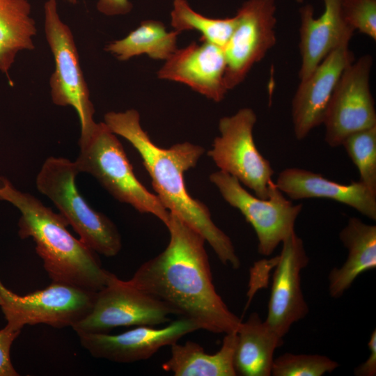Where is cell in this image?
<instances>
[{"instance_id": "cell-8", "label": "cell", "mask_w": 376, "mask_h": 376, "mask_svg": "<svg viewBox=\"0 0 376 376\" xmlns=\"http://www.w3.org/2000/svg\"><path fill=\"white\" fill-rule=\"evenodd\" d=\"M210 182L223 198L237 209L256 234L259 253L270 256L295 230L302 204H294L274 182L269 197L260 198L249 193L233 176L221 171L210 174Z\"/></svg>"}, {"instance_id": "cell-22", "label": "cell", "mask_w": 376, "mask_h": 376, "mask_svg": "<svg viewBox=\"0 0 376 376\" xmlns=\"http://www.w3.org/2000/svg\"><path fill=\"white\" fill-rule=\"evenodd\" d=\"M36 33L28 0H0V71L10 85L9 70L17 54L35 48L33 38Z\"/></svg>"}, {"instance_id": "cell-3", "label": "cell", "mask_w": 376, "mask_h": 376, "mask_svg": "<svg viewBox=\"0 0 376 376\" xmlns=\"http://www.w3.org/2000/svg\"><path fill=\"white\" fill-rule=\"evenodd\" d=\"M0 201L8 202L20 212L18 235L31 238L36 252L53 282L97 292L111 272L104 269L97 253L68 230L67 220L32 194L17 189L0 175Z\"/></svg>"}, {"instance_id": "cell-21", "label": "cell", "mask_w": 376, "mask_h": 376, "mask_svg": "<svg viewBox=\"0 0 376 376\" xmlns=\"http://www.w3.org/2000/svg\"><path fill=\"white\" fill-rule=\"evenodd\" d=\"M236 343L237 331L226 334L220 350L212 354L195 342H176L171 345V357L162 368L175 376H235Z\"/></svg>"}, {"instance_id": "cell-4", "label": "cell", "mask_w": 376, "mask_h": 376, "mask_svg": "<svg viewBox=\"0 0 376 376\" xmlns=\"http://www.w3.org/2000/svg\"><path fill=\"white\" fill-rule=\"evenodd\" d=\"M79 173L74 161L51 156L38 173L36 185L87 246L106 257L116 256L122 247L119 231L108 217L93 209L79 193L76 183Z\"/></svg>"}, {"instance_id": "cell-14", "label": "cell", "mask_w": 376, "mask_h": 376, "mask_svg": "<svg viewBox=\"0 0 376 376\" xmlns=\"http://www.w3.org/2000/svg\"><path fill=\"white\" fill-rule=\"evenodd\" d=\"M200 329L194 320L181 318L163 328L136 326L118 334H79L81 346L93 357L116 363H133L151 357L160 348L171 345L184 336Z\"/></svg>"}, {"instance_id": "cell-12", "label": "cell", "mask_w": 376, "mask_h": 376, "mask_svg": "<svg viewBox=\"0 0 376 376\" xmlns=\"http://www.w3.org/2000/svg\"><path fill=\"white\" fill-rule=\"evenodd\" d=\"M276 8L275 0H248L237 10L235 27L224 47L228 91L240 84L276 44Z\"/></svg>"}, {"instance_id": "cell-27", "label": "cell", "mask_w": 376, "mask_h": 376, "mask_svg": "<svg viewBox=\"0 0 376 376\" xmlns=\"http://www.w3.org/2000/svg\"><path fill=\"white\" fill-rule=\"evenodd\" d=\"M341 10L349 26L376 40V0H342Z\"/></svg>"}, {"instance_id": "cell-13", "label": "cell", "mask_w": 376, "mask_h": 376, "mask_svg": "<svg viewBox=\"0 0 376 376\" xmlns=\"http://www.w3.org/2000/svg\"><path fill=\"white\" fill-rule=\"evenodd\" d=\"M281 244V253L275 258L276 267L265 322L283 338L292 324L304 318L309 311L301 284V273L309 258L303 240L295 231Z\"/></svg>"}, {"instance_id": "cell-16", "label": "cell", "mask_w": 376, "mask_h": 376, "mask_svg": "<svg viewBox=\"0 0 376 376\" xmlns=\"http://www.w3.org/2000/svg\"><path fill=\"white\" fill-rule=\"evenodd\" d=\"M157 72L159 79L180 82L214 102L221 101L225 84L224 49L209 42H195L176 51Z\"/></svg>"}, {"instance_id": "cell-25", "label": "cell", "mask_w": 376, "mask_h": 376, "mask_svg": "<svg viewBox=\"0 0 376 376\" xmlns=\"http://www.w3.org/2000/svg\"><path fill=\"white\" fill-rule=\"evenodd\" d=\"M359 173V181L376 193V126L348 136L342 145Z\"/></svg>"}, {"instance_id": "cell-5", "label": "cell", "mask_w": 376, "mask_h": 376, "mask_svg": "<svg viewBox=\"0 0 376 376\" xmlns=\"http://www.w3.org/2000/svg\"><path fill=\"white\" fill-rule=\"evenodd\" d=\"M79 146L74 162L79 173L93 176L118 201L167 225L170 212L137 179L121 143L104 123H97L88 138L79 140Z\"/></svg>"}, {"instance_id": "cell-32", "label": "cell", "mask_w": 376, "mask_h": 376, "mask_svg": "<svg viewBox=\"0 0 376 376\" xmlns=\"http://www.w3.org/2000/svg\"><path fill=\"white\" fill-rule=\"evenodd\" d=\"M295 1L298 3H302L304 1V0H295Z\"/></svg>"}, {"instance_id": "cell-20", "label": "cell", "mask_w": 376, "mask_h": 376, "mask_svg": "<svg viewBox=\"0 0 376 376\" xmlns=\"http://www.w3.org/2000/svg\"><path fill=\"white\" fill-rule=\"evenodd\" d=\"M258 313H252L237 331L234 367L237 375L269 376L275 350L283 344Z\"/></svg>"}, {"instance_id": "cell-26", "label": "cell", "mask_w": 376, "mask_h": 376, "mask_svg": "<svg viewBox=\"0 0 376 376\" xmlns=\"http://www.w3.org/2000/svg\"><path fill=\"white\" fill-rule=\"evenodd\" d=\"M338 366L337 361L324 355L285 352L274 359L271 375L322 376Z\"/></svg>"}, {"instance_id": "cell-19", "label": "cell", "mask_w": 376, "mask_h": 376, "mask_svg": "<svg viewBox=\"0 0 376 376\" xmlns=\"http://www.w3.org/2000/svg\"><path fill=\"white\" fill-rule=\"evenodd\" d=\"M339 239L348 254L343 265L328 275V291L334 299L341 297L359 275L376 268V226L350 217Z\"/></svg>"}, {"instance_id": "cell-24", "label": "cell", "mask_w": 376, "mask_h": 376, "mask_svg": "<svg viewBox=\"0 0 376 376\" xmlns=\"http://www.w3.org/2000/svg\"><path fill=\"white\" fill-rule=\"evenodd\" d=\"M171 25L174 30H196L201 33L202 41L213 43L221 48L228 42L236 24V18H210L196 13L186 0H174L171 13Z\"/></svg>"}, {"instance_id": "cell-18", "label": "cell", "mask_w": 376, "mask_h": 376, "mask_svg": "<svg viewBox=\"0 0 376 376\" xmlns=\"http://www.w3.org/2000/svg\"><path fill=\"white\" fill-rule=\"evenodd\" d=\"M275 184L292 200L330 199L354 208L370 219L376 220V193L359 180L348 185L340 184L320 173L294 167L281 171Z\"/></svg>"}, {"instance_id": "cell-1", "label": "cell", "mask_w": 376, "mask_h": 376, "mask_svg": "<svg viewBox=\"0 0 376 376\" xmlns=\"http://www.w3.org/2000/svg\"><path fill=\"white\" fill-rule=\"evenodd\" d=\"M166 226L170 235L166 247L143 263L129 281L176 315L196 322L200 329L224 334L237 331L242 320L216 291L205 240L172 212Z\"/></svg>"}, {"instance_id": "cell-23", "label": "cell", "mask_w": 376, "mask_h": 376, "mask_svg": "<svg viewBox=\"0 0 376 376\" xmlns=\"http://www.w3.org/2000/svg\"><path fill=\"white\" fill-rule=\"evenodd\" d=\"M179 32L168 31L161 22L143 21L124 38L109 42L105 50L120 61L146 54L157 60H167L177 49Z\"/></svg>"}, {"instance_id": "cell-31", "label": "cell", "mask_w": 376, "mask_h": 376, "mask_svg": "<svg viewBox=\"0 0 376 376\" xmlns=\"http://www.w3.org/2000/svg\"><path fill=\"white\" fill-rule=\"evenodd\" d=\"M2 304H3V299H2V297H1V296L0 295V306L2 305Z\"/></svg>"}, {"instance_id": "cell-17", "label": "cell", "mask_w": 376, "mask_h": 376, "mask_svg": "<svg viewBox=\"0 0 376 376\" xmlns=\"http://www.w3.org/2000/svg\"><path fill=\"white\" fill-rule=\"evenodd\" d=\"M324 11L314 17L310 4L299 9L300 81L307 78L322 60L334 49L349 43L354 31L344 20L342 0H322Z\"/></svg>"}, {"instance_id": "cell-11", "label": "cell", "mask_w": 376, "mask_h": 376, "mask_svg": "<svg viewBox=\"0 0 376 376\" xmlns=\"http://www.w3.org/2000/svg\"><path fill=\"white\" fill-rule=\"evenodd\" d=\"M373 58L363 55L344 70L326 108L322 124L325 141L341 146L357 132L376 126L375 102L370 88Z\"/></svg>"}, {"instance_id": "cell-15", "label": "cell", "mask_w": 376, "mask_h": 376, "mask_svg": "<svg viewBox=\"0 0 376 376\" xmlns=\"http://www.w3.org/2000/svg\"><path fill=\"white\" fill-rule=\"evenodd\" d=\"M349 43L331 52L307 78L300 81L292 102L293 130L297 140L305 139L322 124L326 108L342 73L354 61Z\"/></svg>"}, {"instance_id": "cell-7", "label": "cell", "mask_w": 376, "mask_h": 376, "mask_svg": "<svg viewBox=\"0 0 376 376\" xmlns=\"http://www.w3.org/2000/svg\"><path fill=\"white\" fill-rule=\"evenodd\" d=\"M256 121V114L250 108L221 118L220 134L214 138L207 155L219 171L235 177L257 197L266 199L274 172L254 142L253 130Z\"/></svg>"}, {"instance_id": "cell-28", "label": "cell", "mask_w": 376, "mask_h": 376, "mask_svg": "<svg viewBox=\"0 0 376 376\" xmlns=\"http://www.w3.org/2000/svg\"><path fill=\"white\" fill-rule=\"evenodd\" d=\"M21 331L5 326L0 329V376H18L10 359V347Z\"/></svg>"}, {"instance_id": "cell-9", "label": "cell", "mask_w": 376, "mask_h": 376, "mask_svg": "<svg viewBox=\"0 0 376 376\" xmlns=\"http://www.w3.org/2000/svg\"><path fill=\"white\" fill-rule=\"evenodd\" d=\"M174 314L163 301L111 273L107 284L96 292L90 311L72 328L77 335L107 333L118 327L166 323Z\"/></svg>"}, {"instance_id": "cell-2", "label": "cell", "mask_w": 376, "mask_h": 376, "mask_svg": "<svg viewBox=\"0 0 376 376\" xmlns=\"http://www.w3.org/2000/svg\"><path fill=\"white\" fill-rule=\"evenodd\" d=\"M104 119L112 132L126 139L139 152L162 205L201 234L224 265L239 269L240 260L231 240L215 225L207 207L191 197L185 186L184 173L197 164L204 148L189 142L169 148L157 146L142 129L135 109L109 111Z\"/></svg>"}, {"instance_id": "cell-10", "label": "cell", "mask_w": 376, "mask_h": 376, "mask_svg": "<svg viewBox=\"0 0 376 376\" xmlns=\"http://www.w3.org/2000/svg\"><path fill=\"white\" fill-rule=\"evenodd\" d=\"M97 292L52 282L47 288L19 295L0 281V306L6 326L21 331L26 325L45 324L54 328L72 327L91 309Z\"/></svg>"}, {"instance_id": "cell-30", "label": "cell", "mask_w": 376, "mask_h": 376, "mask_svg": "<svg viewBox=\"0 0 376 376\" xmlns=\"http://www.w3.org/2000/svg\"><path fill=\"white\" fill-rule=\"evenodd\" d=\"M368 346L370 355L368 359L356 367L354 375L356 376H375L376 375V330L372 332Z\"/></svg>"}, {"instance_id": "cell-29", "label": "cell", "mask_w": 376, "mask_h": 376, "mask_svg": "<svg viewBox=\"0 0 376 376\" xmlns=\"http://www.w3.org/2000/svg\"><path fill=\"white\" fill-rule=\"evenodd\" d=\"M71 4H76L78 0H65ZM97 9L101 13L109 15H119L128 13L132 8L130 0H98Z\"/></svg>"}, {"instance_id": "cell-6", "label": "cell", "mask_w": 376, "mask_h": 376, "mask_svg": "<svg viewBox=\"0 0 376 376\" xmlns=\"http://www.w3.org/2000/svg\"><path fill=\"white\" fill-rule=\"evenodd\" d=\"M44 15L45 38L55 63L49 80L52 100L57 106H70L76 111L80 123L79 140H83L92 134L97 123L74 36L60 17L56 0L45 3Z\"/></svg>"}]
</instances>
